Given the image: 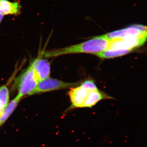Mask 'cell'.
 Instances as JSON below:
<instances>
[{
	"mask_svg": "<svg viewBox=\"0 0 147 147\" xmlns=\"http://www.w3.org/2000/svg\"><path fill=\"white\" fill-rule=\"evenodd\" d=\"M110 41L99 36L76 45L60 49L47 51L42 53L45 58L55 57L61 55L76 53H89L93 55L107 50Z\"/></svg>",
	"mask_w": 147,
	"mask_h": 147,
	"instance_id": "1",
	"label": "cell"
},
{
	"mask_svg": "<svg viewBox=\"0 0 147 147\" xmlns=\"http://www.w3.org/2000/svg\"><path fill=\"white\" fill-rule=\"evenodd\" d=\"M38 82L39 81L30 65L16 79L15 83L18 90L17 96L22 98L27 95H32Z\"/></svg>",
	"mask_w": 147,
	"mask_h": 147,
	"instance_id": "2",
	"label": "cell"
},
{
	"mask_svg": "<svg viewBox=\"0 0 147 147\" xmlns=\"http://www.w3.org/2000/svg\"><path fill=\"white\" fill-rule=\"evenodd\" d=\"M79 84V83H67L57 79L48 78L38 82L32 95L57 90L68 88L77 86Z\"/></svg>",
	"mask_w": 147,
	"mask_h": 147,
	"instance_id": "3",
	"label": "cell"
},
{
	"mask_svg": "<svg viewBox=\"0 0 147 147\" xmlns=\"http://www.w3.org/2000/svg\"><path fill=\"white\" fill-rule=\"evenodd\" d=\"M90 91V90L84 88L81 86L72 88L68 92L71 104L65 111V113H68L74 109L83 108L84 103L86 100Z\"/></svg>",
	"mask_w": 147,
	"mask_h": 147,
	"instance_id": "4",
	"label": "cell"
},
{
	"mask_svg": "<svg viewBox=\"0 0 147 147\" xmlns=\"http://www.w3.org/2000/svg\"><path fill=\"white\" fill-rule=\"evenodd\" d=\"M42 56H38L30 65L39 82L49 78L50 74V62L46 59H43Z\"/></svg>",
	"mask_w": 147,
	"mask_h": 147,
	"instance_id": "5",
	"label": "cell"
},
{
	"mask_svg": "<svg viewBox=\"0 0 147 147\" xmlns=\"http://www.w3.org/2000/svg\"><path fill=\"white\" fill-rule=\"evenodd\" d=\"M22 6L17 0H0V14L2 16H19L21 13Z\"/></svg>",
	"mask_w": 147,
	"mask_h": 147,
	"instance_id": "6",
	"label": "cell"
},
{
	"mask_svg": "<svg viewBox=\"0 0 147 147\" xmlns=\"http://www.w3.org/2000/svg\"><path fill=\"white\" fill-rule=\"evenodd\" d=\"M113 98L98 90L90 91L83 108H92L103 99H112Z\"/></svg>",
	"mask_w": 147,
	"mask_h": 147,
	"instance_id": "7",
	"label": "cell"
},
{
	"mask_svg": "<svg viewBox=\"0 0 147 147\" xmlns=\"http://www.w3.org/2000/svg\"><path fill=\"white\" fill-rule=\"evenodd\" d=\"M21 99L18 96H16L13 99L8 102L5 108L3 110L0 117V126L4 123L5 121L9 117V116L16 109Z\"/></svg>",
	"mask_w": 147,
	"mask_h": 147,
	"instance_id": "8",
	"label": "cell"
},
{
	"mask_svg": "<svg viewBox=\"0 0 147 147\" xmlns=\"http://www.w3.org/2000/svg\"><path fill=\"white\" fill-rule=\"evenodd\" d=\"M127 50L107 49L100 53L94 54L98 57L102 59H111L121 57L130 53Z\"/></svg>",
	"mask_w": 147,
	"mask_h": 147,
	"instance_id": "9",
	"label": "cell"
},
{
	"mask_svg": "<svg viewBox=\"0 0 147 147\" xmlns=\"http://www.w3.org/2000/svg\"><path fill=\"white\" fill-rule=\"evenodd\" d=\"M9 92L6 85L0 87V108L3 110L9 102Z\"/></svg>",
	"mask_w": 147,
	"mask_h": 147,
	"instance_id": "10",
	"label": "cell"
},
{
	"mask_svg": "<svg viewBox=\"0 0 147 147\" xmlns=\"http://www.w3.org/2000/svg\"><path fill=\"white\" fill-rule=\"evenodd\" d=\"M80 86L84 88L90 90H98L94 82L92 80H86L82 83Z\"/></svg>",
	"mask_w": 147,
	"mask_h": 147,
	"instance_id": "11",
	"label": "cell"
},
{
	"mask_svg": "<svg viewBox=\"0 0 147 147\" xmlns=\"http://www.w3.org/2000/svg\"><path fill=\"white\" fill-rule=\"evenodd\" d=\"M4 17V16H2L0 14V24H1V23L2 21H3V19Z\"/></svg>",
	"mask_w": 147,
	"mask_h": 147,
	"instance_id": "12",
	"label": "cell"
},
{
	"mask_svg": "<svg viewBox=\"0 0 147 147\" xmlns=\"http://www.w3.org/2000/svg\"><path fill=\"white\" fill-rule=\"evenodd\" d=\"M2 113V111L0 110V117H1V115Z\"/></svg>",
	"mask_w": 147,
	"mask_h": 147,
	"instance_id": "13",
	"label": "cell"
}]
</instances>
